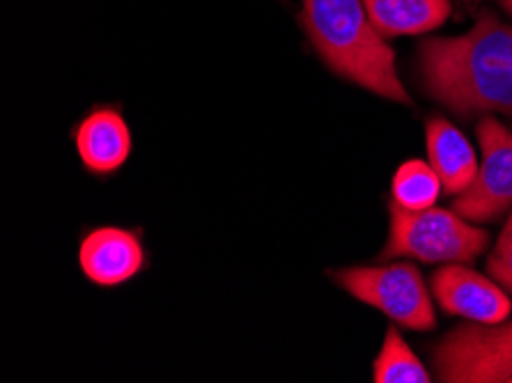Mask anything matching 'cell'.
<instances>
[{
    "label": "cell",
    "mask_w": 512,
    "mask_h": 383,
    "mask_svg": "<svg viewBox=\"0 0 512 383\" xmlns=\"http://www.w3.org/2000/svg\"><path fill=\"white\" fill-rule=\"evenodd\" d=\"M421 81L455 113L512 115V26L483 14L469 33L425 42Z\"/></svg>",
    "instance_id": "obj_1"
},
{
    "label": "cell",
    "mask_w": 512,
    "mask_h": 383,
    "mask_svg": "<svg viewBox=\"0 0 512 383\" xmlns=\"http://www.w3.org/2000/svg\"><path fill=\"white\" fill-rule=\"evenodd\" d=\"M301 21L313 49L338 76L377 97L411 104L393 49L372 26L363 0H301Z\"/></svg>",
    "instance_id": "obj_2"
},
{
    "label": "cell",
    "mask_w": 512,
    "mask_h": 383,
    "mask_svg": "<svg viewBox=\"0 0 512 383\" xmlns=\"http://www.w3.org/2000/svg\"><path fill=\"white\" fill-rule=\"evenodd\" d=\"M389 241L382 250L384 260L391 257H414V260L439 262H469L487 248L485 230L471 225L457 211L430 207L405 209L391 202Z\"/></svg>",
    "instance_id": "obj_3"
},
{
    "label": "cell",
    "mask_w": 512,
    "mask_h": 383,
    "mask_svg": "<svg viewBox=\"0 0 512 383\" xmlns=\"http://www.w3.org/2000/svg\"><path fill=\"white\" fill-rule=\"evenodd\" d=\"M336 283L354 296L382 310L395 324L411 331L434 328V308L425 280L414 264L398 262L384 267H349L331 273Z\"/></svg>",
    "instance_id": "obj_4"
},
{
    "label": "cell",
    "mask_w": 512,
    "mask_h": 383,
    "mask_svg": "<svg viewBox=\"0 0 512 383\" xmlns=\"http://www.w3.org/2000/svg\"><path fill=\"white\" fill-rule=\"evenodd\" d=\"M437 377L448 383H496L512 379V322L455 328L434 349Z\"/></svg>",
    "instance_id": "obj_5"
},
{
    "label": "cell",
    "mask_w": 512,
    "mask_h": 383,
    "mask_svg": "<svg viewBox=\"0 0 512 383\" xmlns=\"http://www.w3.org/2000/svg\"><path fill=\"white\" fill-rule=\"evenodd\" d=\"M483 161L467 191L455 195L453 209L473 223H487L512 207V131L494 117L478 124Z\"/></svg>",
    "instance_id": "obj_6"
},
{
    "label": "cell",
    "mask_w": 512,
    "mask_h": 383,
    "mask_svg": "<svg viewBox=\"0 0 512 383\" xmlns=\"http://www.w3.org/2000/svg\"><path fill=\"white\" fill-rule=\"evenodd\" d=\"M432 292L448 315H457L476 324H499L510 317L512 303L501 285L492 283L478 271L451 262L434 271Z\"/></svg>",
    "instance_id": "obj_7"
},
{
    "label": "cell",
    "mask_w": 512,
    "mask_h": 383,
    "mask_svg": "<svg viewBox=\"0 0 512 383\" xmlns=\"http://www.w3.org/2000/svg\"><path fill=\"white\" fill-rule=\"evenodd\" d=\"M83 276L97 287H118L129 283L145 267L143 239L134 230L95 228L85 234L79 246Z\"/></svg>",
    "instance_id": "obj_8"
},
{
    "label": "cell",
    "mask_w": 512,
    "mask_h": 383,
    "mask_svg": "<svg viewBox=\"0 0 512 383\" xmlns=\"http://www.w3.org/2000/svg\"><path fill=\"white\" fill-rule=\"evenodd\" d=\"M74 145L88 173L113 175L131 154L129 124L118 108L99 106L74 129Z\"/></svg>",
    "instance_id": "obj_9"
},
{
    "label": "cell",
    "mask_w": 512,
    "mask_h": 383,
    "mask_svg": "<svg viewBox=\"0 0 512 383\" xmlns=\"http://www.w3.org/2000/svg\"><path fill=\"white\" fill-rule=\"evenodd\" d=\"M430 166L437 170L448 195H460L469 189L478 175V159L471 143L460 129L444 117H432L425 127Z\"/></svg>",
    "instance_id": "obj_10"
},
{
    "label": "cell",
    "mask_w": 512,
    "mask_h": 383,
    "mask_svg": "<svg viewBox=\"0 0 512 383\" xmlns=\"http://www.w3.org/2000/svg\"><path fill=\"white\" fill-rule=\"evenodd\" d=\"M382 37L423 35L451 17V0H363Z\"/></svg>",
    "instance_id": "obj_11"
},
{
    "label": "cell",
    "mask_w": 512,
    "mask_h": 383,
    "mask_svg": "<svg viewBox=\"0 0 512 383\" xmlns=\"http://www.w3.org/2000/svg\"><path fill=\"white\" fill-rule=\"evenodd\" d=\"M372 379L377 383H428L432 381L430 372L425 370L414 351L402 338L400 331L391 326L386 331L382 351H379L375 358V365H372Z\"/></svg>",
    "instance_id": "obj_12"
},
{
    "label": "cell",
    "mask_w": 512,
    "mask_h": 383,
    "mask_svg": "<svg viewBox=\"0 0 512 383\" xmlns=\"http://www.w3.org/2000/svg\"><path fill=\"white\" fill-rule=\"evenodd\" d=\"M441 189V177L430 163L411 159L395 170L391 193L395 205L405 209H430L437 205Z\"/></svg>",
    "instance_id": "obj_13"
},
{
    "label": "cell",
    "mask_w": 512,
    "mask_h": 383,
    "mask_svg": "<svg viewBox=\"0 0 512 383\" xmlns=\"http://www.w3.org/2000/svg\"><path fill=\"white\" fill-rule=\"evenodd\" d=\"M487 271L512 296V211L506 225H503V232L496 239L490 260H487Z\"/></svg>",
    "instance_id": "obj_14"
},
{
    "label": "cell",
    "mask_w": 512,
    "mask_h": 383,
    "mask_svg": "<svg viewBox=\"0 0 512 383\" xmlns=\"http://www.w3.org/2000/svg\"><path fill=\"white\" fill-rule=\"evenodd\" d=\"M503 3V7H506V10L512 14V0H501Z\"/></svg>",
    "instance_id": "obj_15"
},
{
    "label": "cell",
    "mask_w": 512,
    "mask_h": 383,
    "mask_svg": "<svg viewBox=\"0 0 512 383\" xmlns=\"http://www.w3.org/2000/svg\"><path fill=\"white\" fill-rule=\"evenodd\" d=\"M510 383H512V379H510Z\"/></svg>",
    "instance_id": "obj_16"
}]
</instances>
